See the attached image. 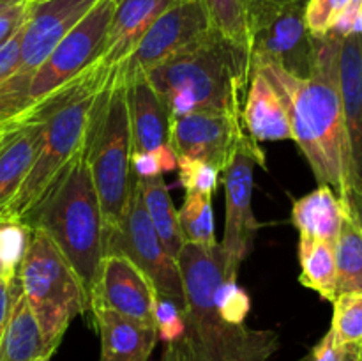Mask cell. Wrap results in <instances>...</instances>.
<instances>
[{
    "label": "cell",
    "mask_w": 362,
    "mask_h": 361,
    "mask_svg": "<svg viewBox=\"0 0 362 361\" xmlns=\"http://www.w3.org/2000/svg\"><path fill=\"white\" fill-rule=\"evenodd\" d=\"M341 35L331 30L315 38V59L308 78L293 76L271 62H251V69L260 71L285 103L292 140L318 183L346 198L352 191V166L338 78Z\"/></svg>",
    "instance_id": "cell-1"
},
{
    "label": "cell",
    "mask_w": 362,
    "mask_h": 361,
    "mask_svg": "<svg viewBox=\"0 0 362 361\" xmlns=\"http://www.w3.org/2000/svg\"><path fill=\"white\" fill-rule=\"evenodd\" d=\"M177 264L186 296V335L166 345L165 361H267L278 349V335L230 324L216 308V289L225 276L221 244L184 243Z\"/></svg>",
    "instance_id": "cell-2"
},
{
    "label": "cell",
    "mask_w": 362,
    "mask_h": 361,
    "mask_svg": "<svg viewBox=\"0 0 362 361\" xmlns=\"http://www.w3.org/2000/svg\"><path fill=\"white\" fill-rule=\"evenodd\" d=\"M172 119L193 112L240 115L251 78L250 52L212 30L204 41L147 73Z\"/></svg>",
    "instance_id": "cell-3"
},
{
    "label": "cell",
    "mask_w": 362,
    "mask_h": 361,
    "mask_svg": "<svg viewBox=\"0 0 362 361\" xmlns=\"http://www.w3.org/2000/svg\"><path fill=\"white\" fill-rule=\"evenodd\" d=\"M21 222L59 246L90 294L103 257V212L85 145Z\"/></svg>",
    "instance_id": "cell-4"
},
{
    "label": "cell",
    "mask_w": 362,
    "mask_h": 361,
    "mask_svg": "<svg viewBox=\"0 0 362 361\" xmlns=\"http://www.w3.org/2000/svg\"><path fill=\"white\" fill-rule=\"evenodd\" d=\"M110 80L112 76L90 66L42 106L46 119L37 156L18 193L0 214V222L23 218L83 147L98 99Z\"/></svg>",
    "instance_id": "cell-5"
},
{
    "label": "cell",
    "mask_w": 362,
    "mask_h": 361,
    "mask_svg": "<svg viewBox=\"0 0 362 361\" xmlns=\"http://www.w3.org/2000/svg\"><path fill=\"white\" fill-rule=\"evenodd\" d=\"M87 163L103 212V234L119 225L133 184L129 112L124 80L112 73L101 92L87 134Z\"/></svg>",
    "instance_id": "cell-6"
},
{
    "label": "cell",
    "mask_w": 362,
    "mask_h": 361,
    "mask_svg": "<svg viewBox=\"0 0 362 361\" xmlns=\"http://www.w3.org/2000/svg\"><path fill=\"white\" fill-rule=\"evenodd\" d=\"M16 276L46 347L55 354L73 319L90 310V294L66 255L42 230H32Z\"/></svg>",
    "instance_id": "cell-7"
},
{
    "label": "cell",
    "mask_w": 362,
    "mask_h": 361,
    "mask_svg": "<svg viewBox=\"0 0 362 361\" xmlns=\"http://www.w3.org/2000/svg\"><path fill=\"white\" fill-rule=\"evenodd\" d=\"M119 0H98L32 73L28 99L34 115L98 60Z\"/></svg>",
    "instance_id": "cell-8"
},
{
    "label": "cell",
    "mask_w": 362,
    "mask_h": 361,
    "mask_svg": "<svg viewBox=\"0 0 362 361\" xmlns=\"http://www.w3.org/2000/svg\"><path fill=\"white\" fill-rule=\"evenodd\" d=\"M105 253L126 255L148 276L159 296L186 308L179 264L170 257L148 219L134 176L119 225L103 234V255Z\"/></svg>",
    "instance_id": "cell-9"
},
{
    "label": "cell",
    "mask_w": 362,
    "mask_h": 361,
    "mask_svg": "<svg viewBox=\"0 0 362 361\" xmlns=\"http://www.w3.org/2000/svg\"><path fill=\"white\" fill-rule=\"evenodd\" d=\"M306 2L260 7L251 14V62H271L297 78H308L315 38L304 20Z\"/></svg>",
    "instance_id": "cell-10"
},
{
    "label": "cell",
    "mask_w": 362,
    "mask_h": 361,
    "mask_svg": "<svg viewBox=\"0 0 362 361\" xmlns=\"http://www.w3.org/2000/svg\"><path fill=\"white\" fill-rule=\"evenodd\" d=\"M265 165V152L255 138L240 145L239 151L221 172L226 197L225 234H223V257H225V278L237 280L239 268L250 253L251 243L257 234L258 219L253 212L255 168Z\"/></svg>",
    "instance_id": "cell-11"
},
{
    "label": "cell",
    "mask_w": 362,
    "mask_h": 361,
    "mask_svg": "<svg viewBox=\"0 0 362 361\" xmlns=\"http://www.w3.org/2000/svg\"><path fill=\"white\" fill-rule=\"evenodd\" d=\"M212 30L214 28L202 0H179L145 30L129 57L115 71L122 76L147 74L184 50L204 41Z\"/></svg>",
    "instance_id": "cell-12"
},
{
    "label": "cell",
    "mask_w": 362,
    "mask_h": 361,
    "mask_svg": "<svg viewBox=\"0 0 362 361\" xmlns=\"http://www.w3.org/2000/svg\"><path fill=\"white\" fill-rule=\"evenodd\" d=\"M240 115L225 112H193L172 119L170 144L177 156L200 159L219 172L228 166L247 140Z\"/></svg>",
    "instance_id": "cell-13"
},
{
    "label": "cell",
    "mask_w": 362,
    "mask_h": 361,
    "mask_svg": "<svg viewBox=\"0 0 362 361\" xmlns=\"http://www.w3.org/2000/svg\"><path fill=\"white\" fill-rule=\"evenodd\" d=\"M158 297L148 276L131 258L120 253L103 255L90 289V304H103L134 321L156 326Z\"/></svg>",
    "instance_id": "cell-14"
},
{
    "label": "cell",
    "mask_w": 362,
    "mask_h": 361,
    "mask_svg": "<svg viewBox=\"0 0 362 361\" xmlns=\"http://www.w3.org/2000/svg\"><path fill=\"white\" fill-rule=\"evenodd\" d=\"M98 4V0H42L30 2L21 34L18 74L32 76L67 32Z\"/></svg>",
    "instance_id": "cell-15"
},
{
    "label": "cell",
    "mask_w": 362,
    "mask_h": 361,
    "mask_svg": "<svg viewBox=\"0 0 362 361\" xmlns=\"http://www.w3.org/2000/svg\"><path fill=\"white\" fill-rule=\"evenodd\" d=\"M338 78L352 166V191L362 197V28L341 35Z\"/></svg>",
    "instance_id": "cell-16"
},
{
    "label": "cell",
    "mask_w": 362,
    "mask_h": 361,
    "mask_svg": "<svg viewBox=\"0 0 362 361\" xmlns=\"http://www.w3.org/2000/svg\"><path fill=\"white\" fill-rule=\"evenodd\" d=\"M179 0H119L98 60L92 64L106 76L129 57L148 27Z\"/></svg>",
    "instance_id": "cell-17"
},
{
    "label": "cell",
    "mask_w": 362,
    "mask_h": 361,
    "mask_svg": "<svg viewBox=\"0 0 362 361\" xmlns=\"http://www.w3.org/2000/svg\"><path fill=\"white\" fill-rule=\"evenodd\" d=\"M122 80L126 87L133 152L156 151L168 145L172 117L166 103L148 81L147 74L136 73L122 76Z\"/></svg>",
    "instance_id": "cell-18"
},
{
    "label": "cell",
    "mask_w": 362,
    "mask_h": 361,
    "mask_svg": "<svg viewBox=\"0 0 362 361\" xmlns=\"http://www.w3.org/2000/svg\"><path fill=\"white\" fill-rule=\"evenodd\" d=\"M90 311L101 336L99 361H147L151 357L159 338L156 326L98 303L90 304Z\"/></svg>",
    "instance_id": "cell-19"
},
{
    "label": "cell",
    "mask_w": 362,
    "mask_h": 361,
    "mask_svg": "<svg viewBox=\"0 0 362 361\" xmlns=\"http://www.w3.org/2000/svg\"><path fill=\"white\" fill-rule=\"evenodd\" d=\"M240 119L247 134L257 142L292 140L285 103L271 81L257 69H251Z\"/></svg>",
    "instance_id": "cell-20"
},
{
    "label": "cell",
    "mask_w": 362,
    "mask_h": 361,
    "mask_svg": "<svg viewBox=\"0 0 362 361\" xmlns=\"http://www.w3.org/2000/svg\"><path fill=\"white\" fill-rule=\"evenodd\" d=\"M45 119V110L39 108L0 149V214L11 204L30 172L42 140Z\"/></svg>",
    "instance_id": "cell-21"
},
{
    "label": "cell",
    "mask_w": 362,
    "mask_h": 361,
    "mask_svg": "<svg viewBox=\"0 0 362 361\" xmlns=\"http://www.w3.org/2000/svg\"><path fill=\"white\" fill-rule=\"evenodd\" d=\"M345 204L327 184L297 198L292 205V222L300 237L327 241L336 244L341 230Z\"/></svg>",
    "instance_id": "cell-22"
},
{
    "label": "cell",
    "mask_w": 362,
    "mask_h": 361,
    "mask_svg": "<svg viewBox=\"0 0 362 361\" xmlns=\"http://www.w3.org/2000/svg\"><path fill=\"white\" fill-rule=\"evenodd\" d=\"M52 356L37 319L20 292L0 338V361H39Z\"/></svg>",
    "instance_id": "cell-23"
},
{
    "label": "cell",
    "mask_w": 362,
    "mask_h": 361,
    "mask_svg": "<svg viewBox=\"0 0 362 361\" xmlns=\"http://www.w3.org/2000/svg\"><path fill=\"white\" fill-rule=\"evenodd\" d=\"M136 179L138 188H140L141 200H144L145 211H147L148 219L154 225L163 246L177 260L180 248L184 246V236L179 225V216L173 205L170 191L166 188L165 180L161 176L148 177V179Z\"/></svg>",
    "instance_id": "cell-24"
},
{
    "label": "cell",
    "mask_w": 362,
    "mask_h": 361,
    "mask_svg": "<svg viewBox=\"0 0 362 361\" xmlns=\"http://www.w3.org/2000/svg\"><path fill=\"white\" fill-rule=\"evenodd\" d=\"M341 200L345 204V216L334 244L338 294L362 290V225L350 202L346 198Z\"/></svg>",
    "instance_id": "cell-25"
},
{
    "label": "cell",
    "mask_w": 362,
    "mask_h": 361,
    "mask_svg": "<svg viewBox=\"0 0 362 361\" xmlns=\"http://www.w3.org/2000/svg\"><path fill=\"white\" fill-rule=\"evenodd\" d=\"M300 283L320 294L324 299L334 301L338 296V271H336L334 244L327 241L300 237L299 239Z\"/></svg>",
    "instance_id": "cell-26"
},
{
    "label": "cell",
    "mask_w": 362,
    "mask_h": 361,
    "mask_svg": "<svg viewBox=\"0 0 362 361\" xmlns=\"http://www.w3.org/2000/svg\"><path fill=\"white\" fill-rule=\"evenodd\" d=\"M304 20L313 38L362 28V0H306Z\"/></svg>",
    "instance_id": "cell-27"
},
{
    "label": "cell",
    "mask_w": 362,
    "mask_h": 361,
    "mask_svg": "<svg viewBox=\"0 0 362 361\" xmlns=\"http://www.w3.org/2000/svg\"><path fill=\"white\" fill-rule=\"evenodd\" d=\"M212 28L243 50H251V23L247 0H202Z\"/></svg>",
    "instance_id": "cell-28"
},
{
    "label": "cell",
    "mask_w": 362,
    "mask_h": 361,
    "mask_svg": "<svg viewBox=\"0 0 362 361\" xmlns=\"http://www.w3.org/2000/svg\"><path fill=\"white\" fill-rule=\"evenodd\" d=\"M177 216H179V225L186 243L202 244V246H212L218 243L214 232L212 197L186 193Z\"/></svg>",
    "instance_id": "cell-29"
},
{
    "label": "cell",
    "mask_w": 362,
    "mask_h": 361,
    "mask_svg": "<svg viewBox=\"0 0 362 361\" xmlns=\"http://www.w3.org/2000/svg\"><path fill=\"white\" fill-rule=\"evenodd\" d=\"M332 304L331 331L338 343H362V290L338 294Z\"/></svg>",
    "instance_id": "cell-30"
},
{
    "label": "cell",
    "mask_w": 362,
    "mask_h": 361,
    "mask_svg": "<svg viewBox=\"0 0 362 361\" xmlns=\"http://www.w3.org/2000/svg\"><path fill=\"white\" fill-rule=\"evenodd\" d=\"M32 229L21 219L0 222V265L7 278H14L30 244Z\"/></svg>",
    "instance_id": "cell-31"
},
{
    "label": "cell",
    "mask_w": 362,
    "mask_h": 361,
    "mask_svg": "<svg viewBox=\"0 0 362 361\" xmlns=\"http://www.w3.org/2000/svg\"><path fill=\"white\" fill-rule=\"evenodd\" d=\"M177 168H179V180L186 193L207 195V197L214 195L221 177V172L214 165L186 156H177Z\"/></svg>",
    "instance_id": "cell-32"
},
{
    "label": "cell",
    "mask_w": 362,
    "mask_h": 361,
    "mask_svg": "<svg viewBox=\"0 0 362 361\" xmlns=\"http://www.w3.org/2000/svg\"><path fill=\"white\" fill-rule=\"evenodd\" d=\"M214 303L219 315L230 324H244L251 311L250 294L237 283V280L225 278L218 283Z\"/></svg>",
    "instance_id": "cell-33"
},
{
    "label": "cell",
    "mask_w": 362,
    "mask_h": 361,
    "mask_svg": "<svg viewBox=\"0 0 362 361\" xmlns=\"http://www.w3.org/2000/svg\"><path fill=\"white\" fill-rule=\"evenodd\" d=\"M156 329H158V336L166 343V345H173V343L180 342L186 335V315H184V308L175 304L173 301L166 299V297H158L156 301V311H154Z\"/></svg>",
    "instance_id": "cell-34"
},
{
    "label": "cell",
    "mask_w": 362,
    "mask_h": 361,
    "mask_svg": "<svg viewBox=\"0 0 362 361\" xmlns=\"http://www.w3.org/2000/svg\"><path fill=\"white\" fill-rule=\"evenodd\" d=\"M173 168H177V152L173 151L172 144L163 145L156 151H140L131 154V170L138 179L161 176L163 172H170Z\"/></svg>",
    "instance_id": "cell-35"
},
{
    "label": "cell",
    "mask_w": 362,
    "mask_h": 361,
    "mask_svg": "<svg viewBox=\"0 0 362 361\" xmlns=\"http://www.w3.org/2000/svg\"><path fill=\"white\" fill-rule=\"evenodd\" d=\"M25 25V23H23ZM23 25L7 39L4 45H0V84L9 80L20 67L21 60V34H23Z\"/></svg>",
    "instance_id": "cell-36"
},
{
    "label": "cell",
    "mask_w": 362,
    "mask_h": 361,
    "mask_svg": "<svg viewBox=\"0 0 362 361\" xmlns=\"http://www.w3.org/2000/svg\"><path fill=\"white\" fill-rule=\"evenodd\" d=\"M28 9H30V2L20 0V2L13 4V6H9L6 11L0 13V45H4L25 23L28 16Z\"/></svg>",
    "instance_id": "cell-37"
},
{
    "label": "cell",
    "mask_w": 362,
    "mask_h": 361,
    "mask_svg": "<svg viewBox=\"0 0 362 361\" xmlns=\"http://www.w3.org/2000/svg\"><path fill=\"white\" fill-rule=\"evenodd\" d=\"M20 292L21 287L20 282H18V276L13 280H2L0 282V338H2L4 329H6L7 321H9L11 310H13V304Z\"/></svg>",
    "instance_id": "cell-38"
},
{
    "label": "cell",
    "mask_w": 362,
    "mask_h": 361,
    "mask_svg": "<svg viewBox=\"0 0 362 361\" xmlns=\"http://www.w3.org/2000/svg\"><path fill=\"white\" fill-rule=\"evenodd\" d=\"M343 356V345L338 343V340L334 338L332 331L329 329L325 333L324 338L317 343V347L313 349V356L311 361H341Z\"/></svg>",
    "instance_id": "cell-39"
},
{
    "label": "cell",
    "mask_w": 362,
    "mask_h": 361,
    "mask_svg": "<svg viewBox=\"0 0 362 361\" xmlns=\"http://www.w3.org/2000/svg\"><path fill=\"white\" fill-rule=\"evenodd\" d=\"M292 2H306V0H247V9H250V18L260 7L267 6H281V4H292ZM251 23V21H250Z\"/></svg>",
    "instance_id": "cell-40"
},
{
    "label": "cell",
    "mask_w": 362,
    "mask_h": 361,
    "mask_svg": "<svg viewBox=\"0 0 362 361\" xmlns=\"http://www.w3.org/2000/svg\"><path fill=\"white\" fill-rule=\"evenodd\" d=\"M362 343H346L343 345L341 361H361Z\"/></svg>",
    "instance_id": "cell-41"
},
{
    "label": "cell",
    "mask_w": 362,
    "mask_h": 361,
    "mask_svg": "<svg viewBox=\"0 0 362 361\" xmlns=\"http://www.w3.org/2000/svg\"><path fill=\"white\" fill-rule=\"evenodd\" d=\"M346 200L350 202V205H352V209H354V212H356L357 219H359L361 225H362V197H361V195H357V193H350L349 197H346Z\"/></svg>",
    "instance_id": "cell-42"
},
{
    "label": "cell",
    "mask_w": 362,
    "mask_h": 361,
    "mask_svg": "<svg viewBox=\"0 0 362 361\" xmlns=\"http://www.w3.org/2000/svg\"><path fill=\"white\" fill-rule=\"evenodd\" d=\"M16 2H20V0H0V13H2V11H6L7 7L13 6V4H16Z\"/></svg>",
    "instance_id": "cell-43"
},
{
    "label": "cell",
    "mask_w": 362,
    "mask_h": 361,
    "mask_svg": "<svg viewBox=\"0 0 362 361\" xmlns=\"http://www.w3.org/2000/svg\"><path fill=\"white\" fill-rule=\"evenodd\" d=\"M14 278H16V276H14ZM2 280H13V278H7L6 273H4V269H2V265H0V282H2Z\"/></svg>",
    "instance_id": "cell-44"
},
{
    "label": "cell",
    "mask_w": 362,
    "mask_h": 361,
    "mask_svg": "<svg viewBox=\"0 0 362 361\" xmlns=\"http://www.w3.org/2000/svg\"><path fill=\"white\" fill-rule=\"evenodd\" d=\"M49 360H52V357H41V360H39V361H49Z\"/></svg>",
    "instance_id": "cell-45"
},
{
    "label": "cell",
    "mask_w": 362,
    "mask_h": 361,
    "mask_svg": "<svg viewBox=\"0 0 362 361\" xmlns=\"http://www.w3.org/2000/svg\"><path fill=\"white\" fill-rule=\"evenodd\" d=\"M28 2H32V4H34V2H42V0H28Z\"/></svg>",
    "instance_id": "cell-46"
},
{
    "label": "cell",
    "mask_w": 362,
    "mask_h": 361,
    "mask_svg": "<svg viewBox=\"0 0 362 361\" xmlns=\"http://www.w3.org/2000/svg\"><path fill=\"white\" fill-rule=\"evenodd\" d=\"M361 361H362V357H361Z\"/></svg>",
    "instance_id": "cell-47"
}]
</instances>
